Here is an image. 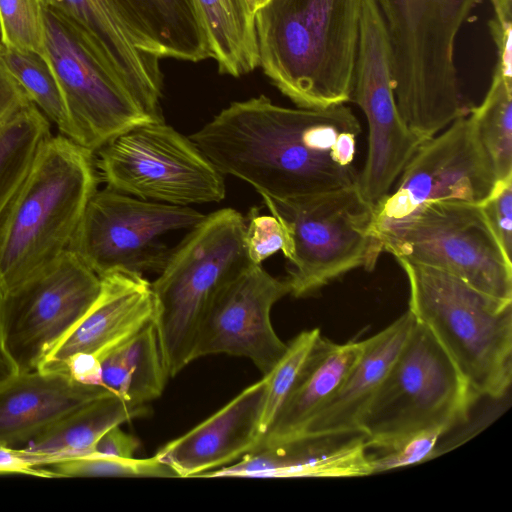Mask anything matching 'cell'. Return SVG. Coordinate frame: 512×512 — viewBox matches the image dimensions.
Masks as SVG:
<instances>
[{
	"mask_svg": "<svg viewBox=\"0 0 512 512\" xmlns=\"http://www.w3.org/2000/svg\"><path fill=\"white\" fill-rule=\"evenodd\" d=\"M246 220L232 208L205 217L171 250L151 283L160 347L169 377L193 361L202 319L217 294L250 264Z\"/></svg>",
	"mask_w": 512,
	"mask_h": 512,
	"instance_id": "8992f818",
	"label": "cell"
},
{
	"mask_svg": "<svg viewBox=\"0 0 512 512\" xmlns=\"http://www.w3.org/2000/svg\"><path fill=\"white\" fill-rule=\"evenodd\" d=\"M361 130L345 103L288 108L261 95L231 103L189 137L223 175L288 199L357 184Z\"/></svg>",
	"mask_w": 512,
	"mask_h": 512,
	"instance_id": "6da1fadb",
	"label": "cell"
},
{
	"mask_svg": "<svg viewBox=\"0 0 512 512\" xmlns=\"http://www.w3.org/2000/svg\"><path fill=\"white\" fill-rule=\"evenodd\" d=\"M367 343L368 339L339 344L320 335L257 449L299 438L311 419L340 388Z\"/></svg>",
	"mask_w": 512,
	"mask_h": 512,
	"instance_id": "603a6c76",
	"label": "cell"
},
{
	"mask_svg": "<svg viewBox=\"0 0 512 512\" xmlns=\"http://www.w3.org/2000/svg\"><path fill=\"white\" fill-rule=\"evenodd\" d=\"M262 198L289 236L286 280L295 298L313 295L354 269L373 270L384 252L374 230L375 205L357 184L295 198Z\"/></svg>",
	"mask_w": 512,
	"mask_h": 512,
	"instance_id": "52a82bcc",
	"label": "cell"
},
{
	"mask_svg": "<svg viewBox=\"0 0 512 512\" xmlns=\"http://www.w3.org/2000/svg\"><path fill=\"white\" fill-rule=\"evenodd\" d=\"M470 115L497 181L512 177V66L496 63L489 89Z\"/></svg>",
	"mask_w": 512,
	"mask_h": 512,
	"instance_id": "f1b7e54d",
	"label": "cell"
},
{
	"mask_svg": "<svg viewBox=\"0 0 512 512\" xmlns=\"http://www.w3.org/2000/svg\"><path fill=\"white\" fill-rule=\"evenodd\" d=\"M363 434L304 437L263 447L201 477H360L373 474Z\"/></svg>",
	"mask_w": 512,
	"mask_h": 512,
	"instance_id": "ffe728a7",
	"label": "cell"
},
{
	"mask_svg": "<svg viewBox=\"0 0 512 512\" xmlns=\"http://www.w3.org/2000/svg\"><path fill=\"white\" fill-rule=\"evenodd\" d=\"M107 392L64 372L16 373L0 384V446L22 448L67 413Z\"/></svg>",
	"mask_w": 512,
	"mask_h": 512,
	"instance_id": "44dd1931",
	"label": "cell"
},
{
	"mask_svg": "<svg viewBox=\"0 0 512 512\" xmlns=\"http://www.w3.org/2000/svg\"><path fill=\"white\" fill-rule=\"evenodd\" d=\"M148 412L147 405H133L107 392L67 413L22 448L41 468L58 460L92 453L97 440L107 430Z\"/></svg>",
	"mask_w": 512,
	"mask_h": 512,
	"instance_id": "d4e9b609",
	"label": "cell"
},
{
	"mask_svg": "<svg viewBox=\"0 0 512 512\" xmlns=\"http://www.w3.org/2000/svg\"><path fill=\"white\" fill-rule=\"evenodd\" d=\"M51 125L32 102L0 124V217L52 135Z\"/></svg>",
	"mask_w": 512,
	"mask_h": 512,
	"instance_id": "83f0119b",
	"label": "cell"
},
{
	"mask_svg": "<svg viewBox=\"0 0 512 512\" xmlns=\"http://www.w3.org/2000/svg\"><path fill=\"white\" fill-rule=\"evenodd\" d=\"M93 42L153 121H163L160 58L145 51L110 0H42Z\"/></svg>",
	"mask_w": 512,
	"mask_h": 512,
	"instance_id": "d6986e66",
	"label": "cell"
},
{
	"mask_svg": "<svg viewBox=\"0 0 512 512\" xmlns=\"http://www.w3.org/2000/svg\"><path fill=\"white\" fill-rule=\"evenodd\" d=\"M480 206L505 255L512 261V177L497 181Z\"/></svg>",
	"mask_w": 512,
	"mask_h": 512,
	"instance_id": "d590c367",
	"label": "cell"
},
{
	"mask_svg": "<svg viewBox=\"0 0 512 512\" xmlns=\"http://www.w3.org/2000/svg\"><path fill=\"white\" fill-rule=\"evenodd\" d=\"M64 372L78 383L103 388L100 363L94 354L78 353L71 356L65 364Z\"/></svg>",
	"mask_w": 512,
	"mask_h": 512,
	"instance_id": "f35d334b",
	"label": "cell"
},
{
	"mask_svg": "<svg viewBox=\"0 0 512 512\" xmlns=\"http://www.w3.org/2000/svg\"><path fill=\"white\" fill-rule=\"evenodd\" d=\"M244 245L251 264L262 263L273 254L281 251L285 258L289 255L290 240L286 228L274 215H261L252 208L246 220Z\"/></svg>",
	"mask_w": 512,
	"mask_h": 512,
	"instance_id": "836d02e7",
	"label": "cell"
},
{
	"mask_svg": "<svg viewBox=\"0 0 512 512\" xmlns=\"http://www.w3.org/2000/svg\"><path fill=\"white\" fill-rule=\"evenodd\" d=\"M413 324L414 317L407 310L386 328L368 338L359 361L299 438L361 434L363 416L402 349Z\"/></svg>",
	"mask_w": 512,
	"mask_h": 512,
	"instance_id": "7402d4cb",
	"label": "cell"
},
{
	"mask_svg": "<svg viewBox=\"0 0 512 512\" xmlns=\"http://www.w3.org/2000/svg\"><path fill=\"white\" fill-rule=\"evenodd\" d=\"M483 0H376L389 39L400 115L423 140L465 114L458 34Z\"/></svg>",
	"mask_w": 512,
	"mask_h": 512,
	"instance_id": "277c9868",
	"label": "cell"
},
{
	"mask_svg": "<svg viewBox=\"0 0 512 512\" xmlns=\"http://www.w3.org/2000/svg\"><path fill=\"white\" fill-rule=\"evenodd\" d=\"M17 373L14 365L0 347V384Z\"/></svg>",
	"mask_w": 512,
	"mask_h": 512,
	"instance_id": "60d3db41",
	"label": "cell"
},
{
	"mask_svg": "<svg viewBox=\"0 0 512 512\" xmlns=\"http://www.w3.org/2000/svg\"><path fill=\"white\" fill-rule=\"evenodd\" d=\"M43 20L45 59L63 96L72 141L95 153L129 129L153 122L81 29L46 6Z\"/></svg>",
	"mask_w": 512,
	"mask_h": 512,
	"instance_id": "8fae6325",
	"label": "cell"
},
{
	"mask_svg": "<svg viewBox=\"0 0 512 512\" xmlns=\"http://www.w3.org/2000/svg\"><path fill=\"white\" fill-rule=\"evenodd\" d=\"M42 0H0V43L45 58Z\"/></svg>",
	"mask_w": 512,
	"mask_h": 512,
	"instance_id": "d6a6232c",
	"label": "cell"
},
{
	"mask_svg": "<svg viewBox=\"0 0 512 512\" xmlns=\"http://www.w3.org/2000/svg\"><path fill=\"white\" fill-rule=\"evenodd\" d=\"M365 0H269L255 14L259 66L297 107L350 101Z\"/></svg>",
	"mask_w": 512,
	"mask_h": 512,
	"instance_id": "7a4b0ae2",
	"label": "cell"
},
{
	"mask_svg": "<svg viewBox=\"0 0 512 512\" xmlns=\"http://www.w3.org/2000/svg\"><path fill=\"white\" fill-rule=\"evenodd\" d=\"M210 58L222 74L240 77L259 66L255 16L245 0H192Z\"/></svg>",
	"mask_w": 512,
	"mask_h": 512,
	"instance_id": "4316f807",
	"label": "cell"
},
{
	"mask_svg": "<svg viewBox=\"0 0 512 512\" xmlns=\"http://www.w3.org/2000/svg\"><path fill=\"white\" fill-rule=\"evenodd\" d=\"M20 473L52 478L44 468H38L36 463L23 448H8L0 446V474Z\"/></svg>",
	"mask_w": 512,
	"mask_h": 512,
	"instance_id": "ab89813d",
	"label": "cell"
},
{
	"mask_svg": "<svg viewBox=\"0 0 512 512\" xmlns=\"http://www.w3.org/2000/svg\"><path fill=\"white\" fill-rule=\"evenodd\" d=\"M448 431L443 428H431L415 433L395 446L380 450L379 455L371 456L374 473L418 464L432 457L437 442Z\"/></svg>",
	"mask_w": 512,
	"mask_h": 512,
	"instance_id": "e575fe53",
	"label": "cell"
},
{
	"mask_svg": "<svg viewBox=\"0 0 512 512\" xmlns=\"http://www.w3.org/2000/svg\"><path fill=\"white\" fill-rule=\"evenodd\" d=\"M100 280V291L93 303L47 352L39 370L64 372L71 356L78 353L97 355L153 319L151 283L142 274L114 271Z\"/></svg>",
	"mask_w": 512,
	"mask_h": 512,
	"instance_id": "ac0fdd59",
	"label": "cell"
},
{
	"mask_svg": "<svg viewBox=\"0 0 512 512\" xmlns=\"http://www.w3.org/2000/svg\"><path fill=\"white\" fill-rule=\"evenodd\" d=\"M350 101L368 124V151L357 186L376 205L423 140L403 121L395 97L391 50L376 0H365Z\"/></svg>",
	"mask_w": 512,
	"mask_h": 512,
	"instance_id": "4fadbf2b",
	"label": "cell"
},
{
	"mask_svg": "<svg viewBox=\"0 0 512 512\" xmlns=\"http://www.w3.org/2000/svg\"><path fill=\"white\" fill-rule=\"evenodd\" d=\"M41 468L55 477H177L174 470L156 455L150 458H119L88 453L58 460Z\"/></svg>",
	"mask_w": 512,
	"mask_h": 512,
	"instance_id": "4dcf8cb0",
	"label": "cell"
},
{
	"mask_svg": "<svg viewBox=\"0 0 512 512\" xmlns=\"http://www.w3.org/2000/svg\"><path fill=\"white\" fill-rule=\"evenodd\" d=\"M287 294L286 279L272 276L262 265L248 264L217 294L205 313L193 361L214 354L246 357L267 374L287 348L270 316L273 305Z\"/></svg>",
	"mask_w": 512,
	"mask_h": 512,
	"instance_id": "2e32d148",
	"label": "cell"
},
{
	"mask_svg": "<svg viewBox=\"0 0 512 512\" xmlns=\"http://www.w3.org/2000/svg\"><path fill=\"white\" fill-rule=\"evenodd\" d=\"M140 442L118 426L107 430L94 445L93 452L119 458H134Z\"/></svg>",
	"mask_w": 512,
	"mask_h": 512,
	"instance_id": "74e56055",
	"label": "cell"
},
{
	"mask_svg": "<svg viewBox=\"0 0 512 512\" xmlns=\"http://www.w3.org/2000/svg\"><path fill=\"white\" fill-rule=\"evenodd\" d=\"M4 61L30 101L56 126L58 133L71 136L63 96L47 60L41 55L17 49L2 50Z\"/></svg>",
	"mask_w": 512,
	"mask_h": 512,
	"instance_id": "f546056e",
	"label": "cell"
},
{
	"mask_svg": "<svg viewBox=\"0 0 512 512\" xmlns=\"http://www.w3.org/2000/svg\"><path fill=\"white\" fill-rule=\"evenodd\" d=\"M204 217L190 206L142 200L105 187L89 199L67 250L100 278L114 271L159 274L171 253L162 238L190 230Z\"/></svg>",
	"mask_w": 512,
	"mask_h": 512,
	"instance_id": "7c38bea8",
	"label": "cell"
},
{
	"mask_svg": "<svg viewBox=\"0 0 512 512\" xmlns=\"http://www.w3.org/2000/svg\"><path fill=\"white\" fill-rule=\"evenodd\" d=\"M102 386L133 405H147L169 377L153 319L97 355Z\"/></svg>",
	"mask_w": 512,
	"mask_h": 512,
	"instance_id": "484cf974",
	"label": "cell"
},
{
	"mask_svg": "<svg viewBox=\"0 0 512 512\" xmlns=\"http://www.w3.org/2000/svg\"><path fill=\"white\" fill-rule=\"evenodd\" d=\"M321 335L318 328L302 331L287 344V348L274 367L263 375L266 383L260 418L262 437L271 426L290 393L313 345Z\"/></svg>",
	"mask_w": 512,
	"mask_h": 512,
	"instance_id": "1f68e13d",
	"label": "cell"
},
{
	"mask_svg": "<svg viewBox=\"0 0 512 512\" xmlns=\"http://www.w3.org/2000/svg\"><path fill=\"white\" fill-rule=\"evenodd\" d=\"M106 187L142 200L179 206L224 199V175L190 139L164 121L138 125L95 153Z\"/></svg>",
	"mask_w": 512,
	"mask_h": 512,
	"instance_id": "9c48e42d",
	"label": "cell"
},
{
	"mask_svg": "<svg viewBox=\"0 0 512 512\" xmlns=\"http://www.w3.org/2000/svg\"><path fill=\"white\" fill-rule=\"evenodd\" d=\"M380 239L383 251L396 259L442 270L488 296L512 301V261L479 204L427 203Z\"/></svg>",
	"mask_w": 512,
	"mask_h": 512,
	"instance_id": "30bf717a",
	"label": "cell"
},
{
	"mask_svg": "<svg viewBox=\"0 0 512 512\" xmlns=\"http://www.w3.org/2000/svg\"><path fill=\"white\" fill-rule=\"evenodd\" d=\"M478 397L432 333L414 319L360 425L368 448L389 449L431 428L468 421Z\"/></svg>",
	"mask_w": 512,
	"mask_h": 512,
	"instance_id": "ba28073f",
	"label": "cell"
},
{
	"mask_svg": "<svg viewBox=\"0 0 512 512\" xmlns=\"http://www.w3.org/2000/svg\"><path fill=\"white\" fill-rule=\"evenodd\" d=\"M100 277L71 251L0 295V347L17 373L38 369L43 357L97 297Z\"/></svg>",
	"mask_w": 512,
	"mask_h": 512,
	"instance_id": "5bb4252c",
	"label": "cell"
},
{
	"mask_svg": "<svg viewBox=\"0 0 512 512\" xmlns=\"http://www.w3.org/2000/svg\"><path fill=\"white\" fill-rule=\"evenodd\" d=\"M98 181L93 152L59 133L44 142L0 217V295L68 249Z\"/></svg>",
	"mask_w": 512,
	"mask_h": 512,
	"instance_id": "3957f363",
	"label": "cell"
},
{
	"mask_svg": "<svg viewBox=\"0 0 512 512\" xmlns=\"http://www.w3.org/2000/svg\"><path fill=\"white\" fill-rule=\"evenodd\" d=\"M249 10L255 16L257 11L263 7L269 0H245Z\"/></svg>",
	"mask_w": 512,
	"mask_h": 512,
	"instance_id": "b9f144b4",
	"label": "cell"
},
{
	"mask_svg": "<svg viewBox=\"0 0 512 512\" xmlns=\"http://www.w3.org/2000/svg\"><path fill=\"white\" fill-rule=\"evenodd\" d=\"M446 128L420 144L395 189L375 205L374 230L379 239L427 203L480 205L493 192L497 178L472 116L465 113Z\"/></svg>",
	"mask_w": 512,
	"mask_h": 512,
	"instance_id": "9a60e30c",
	"label": "cell"
},
{
	"mask_svg": "<svg viewBox=\"0 0 512 512\" xmlns=\"http://www.w3.org/2000/svg\"><path fill=\"white\" fill-rule=\"evenodd\" d=\"M264 377L155 455L177 477H201L229 466L255 451L262 439L260 418L265 396Z\"/></svg>",
	"mask_w": 512,
	"mask_h": 512,
	"instance_id": "e0dca14e",
	"label": "cell"
},
{
	"mask_svg": "<svg viewBox=\"0 0 512 512\" xmlns=\"http://www.w3.org/2000/svg\"><path fill=\"white\" fill-rule=\"evenodd\" d=\"M0 43V124L31 103L28 95L8 69Z\"/></svg>",
	"mask_w": 512,
	"mask_h": 512,
	"instance_id": "8d00e7d4",
	"label": "cell"
},
{
	"mask_svg": "<svg viewBox=\"0 0 512 512\" xmlns=\"http://www.w3.org/2000/svg\"><path fill=\"white\" fill-rule=\"evenodd\" d=\"M409 284V308L478 397L503 398L512 382V301L488 296L460 278L396 259Z\"/></svg>",
	"mask_w": 512,
	"mask_h": 512,
	"instance_id": "5b68a950",
	"label": "cell"
},
{
	"mask_svg": "<svg viewBox=\"0 0 512 512\" xmlns=\"http://www.w3.org/2000/svg\"><path fill=\"white\" fill-rule=\"evenodd\" d=\"M142 48L159 57L199 62L210 58L192 0H110Z\"/></svg>",
	"mask_w": 512,
	"mask_h": 512,
	"instance_id": "cb8c5ba5",
	"label": "cell"
}]
</instances>
